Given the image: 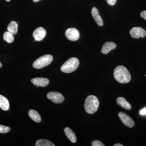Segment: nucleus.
<instances>
[{"instance_id": "1", "label": "nucleus", "mask_w": 146, "mask_h": 146, "mask_svg": "<svg viewBox=\"0 0 146 146\" xmlns=\"http://www.w3.org/2000/svg\"><path fill=\"white\" fill-rule=\"evenodd\" d=\"M114 76L116 81L120 83H128L131 79L130 73L126 68L122 65H119L115 68Z\"/></svg>"}, {"instance_id": "2", "label": "nucleus", "mask_w": 146, "mask_h": 146, "mask_svg": "<svg viewBox=\"0 0 146 146\" xmlns=\"http://www.w3.org/2000/svg\"><path fill=\"white\" fill-rule=\"evenodd\" d=\"M100 103L98 98L93 95H90L86 98L84 106L85 111L89 114L95 113L98 108Z\"/></svg>"}, {"instance_id": "3", "label": "nucleus", "mask_w": 146, "mask_h": 146, "mask_svg": "<svg viewBox=\"0 0 146 146\" xmlns=\"http://www.w3.org/2000/svg\"><path fill=\"white\" fill-rule=\"evenodd\" d=\"M79 65V61L76 58L72 57L68 59L61 66L60 70L63 72L70 73L75 71Z\"/></svg>"}, {"instance_id": "4", "label": "nucleus", "mask_w": 146, "mask_h": 146, "mask_svg": "<svg viewBox=\"0 0 146 146\" xmlns=\"http://www.w3.org/2000/svg\"><path fill=\"white\" fill-rule=\"evenodd\" d=\"M52 60L53 56L51 55H45L35 60L33 64V66L35 69H42L50 64Z\"/></svg>"}, {"instance_id": "5", "label": "nucleus", "mask_w": 146, "mask_h": 146, "mask_svg": "<svg viewBox=\"0 0 146 146\" xmlns=\"http://www.w3.org/2000/svg\"><path fill=\"white\" fill-rule=\"evenodd\" d=\"M47 98L54 104L62 103L65 100L63 95L59 92H50L47 94Z\"/></svg>"}, {"instance_id": "6", "label": "nucleus", "mask_w": 146, "mask_h": 146, "mask_svg": "<svg viewBox=\"0 0 146 146\" xmlns=\"http://www.w3.org/2000/svg\"><path fill=\"white\" fill-rule=\"evenodd\" d=\"M118 115L122 122L126 126L130 128L134 127L135 123L130 116L122 112H119Z\"/></svg>"}, {"instance_id": "7", "label": "nucleus", "mask_w": 146, "mask_h": 146, "mask_svg": "<svg viewBox=\"0 0 146 146\" xmlns=\"http://www.w3.org/2000/svg\"><path fill=\"white\" fill-rule=\"evenodd\" d=\"M129 34L132 38L138 39L141 37H145L146 35V31L140 27H134L130 30Z\"/></svg>"}, {"instance_id": "8", "label": "nucleus", "mask_w": 146, "mask_h": 146, "mask_svg": "<svg viewBox=\"0 0 146 146\" xmlns=\"http://www.w3.org/2000/svg\"><path fill=\"white\" fill-rule=\"evenodd\" d=\"M65 35L69 40L72 41H77L80 37L78 31L74 28L68 29L65 31Z\"/></svg>"}, {"instance_id": "9", "label": "nucleus", "mask_w": 146, "mask_h": 146, "mask_svg": "<svg viewBox=\"0 0 146 146\" xmlns=\"http://www.w3.org/2000/svg\"><path fill=\"white\" fill-rule=\"evenodd\" d=\"M46 34V32L44 29L42 27H39L37 28L33 32V35L35 41H42L44 39Z\"/></svg>"}, {"instance_id": "10", "label": "nucleus", "mask_w": 146, "mask_h": 146, "mask_svg": "<svg viewBox=\"0 0 146 146\" xmlns=\"http://www.w3.org/2000/svg\"><path fill=\"white\" fill-rule=\"evenodd\" d=\"M31 82L35 86L45 87L48 85L49 80L47 78H35L32 79Z\"/></svg>"}, {"instance_id": "11", "label": "nucleus", "mask_w": 146, "mask_h": 146, "mask_svg": "<svg viewBox=\"0 0 146 146\" xmlns=\"http://www.w3.org/2000/svg\"><path fill=\"white\" fill-rule=\"evenodd\" d=\"M117 47V45L114 42H106L105 43L102 47L101 52L104 54H107L108 53L115 49Z\"/></svg>"}, {"instance_id": "12", "label": "nucleus", "mask_w": 146, "mask_h": 146, "mask_svg": "<svg viewBox=\"0 0 146 146\" xmlns=\"http://www.w3.org/2000/svg\"><path fill=\"white\" fill-rule=\"evenodd\" d=\"M91 13L93 18L97 25L99 26H102L104 25L103 21L101 17L100 16L98 10L96 7H93L92 9Z\"/></svg>"}, {"instance_id": "13", "label": "nucleus", "mask_w": 146, "mask_h": 146, "mask_svg": "<svg viewBox=\"0 0 146 146\" xmlns=\"http://www.w3.org/2000/svg\"><path fill=\"white\" fill-rule=\"evenodd\" d=\"M64 133L67 138L73 143H76V137L75 133L70 128L66 127L64 129Z\"/></svg>"}, {"instance_id": "14", "label": "nucleus", "mask_w": 146, "mask_h": 146, "mask_svg": "<svg viewBox=\"0 0 146 146\" xmlns=\"http://www.w3.org/2000/svg\"><path fill=\"white\" fill-rule=\"evenodd\" d=\"M117 104L124 109L130 110L131 109V106L126 100L123 97H119L117 100Z\"/></svg>"}, {"instance_id": "15", "label": "nucleus", "mask_w": 146, "mask_h": 146, "mask_svg": "<svg viewBox=\"0 0 146 146\" xmlns=\"http://www.w3.org/2000/svg\"><path fill=\"white\" fill-rule=\"evenodd\" d=\"M29 115L32 120L36 123H39L41 121V117L36 110L31 109L29 111Z\"/></svg>"}, {"instance_id": "16", "label": "nucleus", "mask_w": 146, "mask_h": 146, "mask_svg": "<svg viewBox=\"0 0 146 146\" xmlns=\"http://www.w3.org/2000/svg\"><path fill=\"white\" fill-rule=\"evenodd\" d=\"M0 108L4 111H7L9 108L8 100L1 95H0Z\"/></svg>"}, {"instance_id": "17", "label": "nucleus", "mask_w": 146, "mask_h": 146, "mask_svg": "<svg viewBox=\"0 0 146 146\" xmlns=\"http://www.w3.org/2000/svg\"><path fill=\"white\" fill-rule=\"evenodd\" d=\"M18 25L15 21H12L8 25L7 30L13 35L17 34L18 31Z\"/></svg>"}, {"instance_id": "18", "label": "nucleus", "mask_w": 146, "mask_h": 146, "mask_svg": "<svg viewBox=\"0 0 146 146\" xmlns=\"http://www.w3.org/2000/svg\"><path fill=\"white\" fill-rule=\"evenodd\" d=\"M36 146H54L52 142L46 139H39L35 143Z\"/></svg>"}, {"instance_id": "19", "label": "nucleus", "mask_w": 146, "mask_h": 146, "mask_svg": "<svg viewBox=\"0 0 146 146\" xmlns=\"http://www.w3.org/2000/svg\"><path fill=\"white\" fill-rule=\"evenodd\" d=\"M3 37L5 41L8 43H11L14 40V37L13 34L9 31H6L4 33Z\"/></svg>"}, {"instance_id": "20", "label": "nucleus", "mask_w": 146, "mask_h": 146, "mask_svg": "<svg viewBox=\"0 0 146 146\" xmlns=\"http://www.w3.org/2000/svg\"><path fill=\"white\" fill-rule=\"evenodd\" d=\"M11 130L9 127L0 125V133H8Z\"/></svg>"}, {"instance_id": "21", "label": "nucleus", "mask_w": 146, "mask_h": 146, "mask_svg": "<svg viewBox=\"0 0 146 146\" xmlns=\"http://www.w3.org/2000/svg\"><path fill=\"white\" fill-rule=\"evenodd\" d=\"M91 145L92 146H105V145L98 140H96L92 142Z\"/></svg>"}, {"instance_id": "22", "label": "nucleus", "mask_w": 146, "mask_h": 146, "mask_svg": "<svg viewBox=\"0 0 146 146\" xmlns=\"http://www.w3.org/2000/svg\"><path fill=\"white\" fill-rule=\"evenodd\" d=\"M106 1L109 5L113 6L116 4L117 0H106Z\"/></svg>"}, {"instance_id": "23", "label": "nucleus", "mask_w": 146, "mask_h": 146, "mask_svg": "<svg viewBox=\"0 0 146 146\" xmlns=\"http://www.w3.org/2000/svg\"><path fill=\"white\" fill-rule=\"evenodd\" d=\"M141 16L142 18L146 20V10L142 11L141 13Z\"/></svg>"}, {"instance_id": "24", "label": "nucleus", "mask_w": 146, "mask_h": 146, "mask_svg": "<svg viewBox=\"0 0 146 146\" xmlns=\"http://www.w3.org/2000/svg\"><path fill=\"white\" fill-rule=\"evenodd\" d=\"M140 113L141 115H146V108L140 110Z\"/></svg>"}, {"instance_id": "25", "label": "nucleus", "mask_w": 146, "mask_h": 146, "mask_svg": "<svg viewBox=\"0 0 146 146\" xmlns=\"http://www.w3.org/2000/svg\"><path fill=\"white\" fill-rule=\"evenodd\" d=\"M114 146H123V145H121V144H120V143H117L115 144V145H114Z\"/></svg>"}, {"instance_id": "26", "label": "nucleus", "mask_w": 146, "mask_h": 146, "mask_svg": "<svg viewBox=\"0 0 146 146\" xmlns=\"http://www.w3.org/2000/svg\"><path fill=\"white\" fill-rule=\"evenodd\" d=\"M39 1H40V0H33L34 2H37Z\"/></svg>"}, {"instance_id": "27", "label": "nucleus", "mask_w": 146, "mask_h": 146, "mask_svg": "<svg viewBox=\"0 0 146 146\" xmlns=\"http://www.w3.org/2000/svg\"><path fill=\"white\" fill-rule=\"evenodd\" d=\"M3 65L1 63V62H0V68H1L2 67Z\"/></svg>"}, {"instance_id": "28", "label": "nucleus", "mask_w": 146, "mask_h": 146, "mask_svg": "<svg viewBox=\"0 0 146 146\" xmlns=\"http://www.w3.org/2000/svg\"><path fill=\"white\" fill-rule=\"evenodd\" d=\"M6 1H10V0H6Z\"/></svg>"}, {"instance_id": "29", "label": "nucleus", "mask_w": 146, "mask_h": 146, "mask_svg": "<svg viewBox=\"0 0 146 146\" xmlns=\"http://www.w3.org/2000/svg\"><path fill=\"white\" fill-rule=\"evenodd\" d=\"M145 76L146 77V75H145Z\"/></svg>"}]
</instances>
